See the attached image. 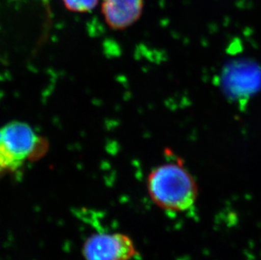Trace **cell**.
<instances>
[{
    "label": "cell",
    "mask_w": 261,
    "mask_h": 260,
    "mask_svg": "<svg viewBox=\"0 0 261 260\" xmlns=\"http://www.w3.org/2000/svg\"><path fill=\"white\" fill-rule=\"evenodd\" d=\"M153 203L163 211L181 213L192 208L199 197V186L180 160L153 168L146 179Z\"/></svg>",
    "instance_id": "cell-1"
},
{
    "label": "cell",
    "mask_w": 261,
    "mask_h": 260,
    "mask_svg": "<svg viewBox=\"0 0 261 260\" xmlns=\"http://www.w3.org/2000/svg\"><path fill=\"white\" fill-rule=\"evenodd\" d=\"M40 138L32 126L12 121L0 127V175L15 172L32 158Z\"/></svg>",
    "instance_id": "cell-2"
},
{
    "label": "cell",
    "mask_w": 261,
    "mask_h": 260,
    "mask_svg": "<svg viewBox=\"0 0 261 260\" xmlns=\"http://www.w3.org/2000/svg\"><path fill=\"white\" fill-rule=\"evenodd\" d=\"M82 253L86 260H132L138 251L132 238L123 233H97L87 238Z\"/></svg>",
    "instance_id": "cell-3"
},
{
    "label": "cell",
    "mask_w": 261,
    "mask_h": 260,
    "mask_svg": "<svg viewBox=\"0 0 261 260\" xmlns=\"http://www.w3.org/2000/svg\"><path fill=\"white\" fill-rule=\"evenodd\" d=\"M144 7L145 0H102L101 13L111 29L122 31L140 20Z\"/></svg>",
    "instance_id": "cell-4"
},
{
    "label": "cell",
    "mask_w": 261,
    "mask_h": 260,
    "mask_svg": "<svg viewBox=\"0 0 261 260\" xmlns=\"http://www.w3.org/2000/svg\"><path fill=\"white\" fill-rule=\"evenodd\" d=\"M67 10L72 12L86 13L93 10L99 0H62Z\"/></svg>",
    "instance_id": "cell-5"
}]
</instances>
